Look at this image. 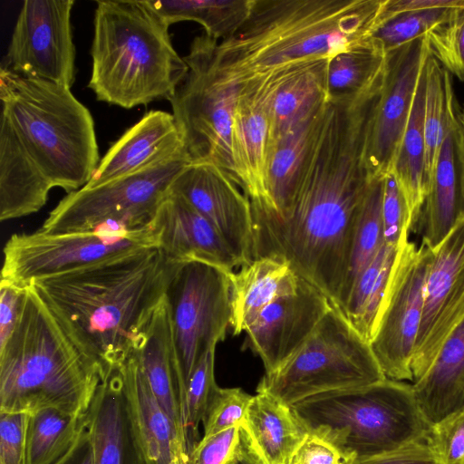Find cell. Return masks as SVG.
<instances>
[{"label":"cell","instance_id":"obj_1","mask_svg":"<svg viewBox=\"0 0 464 464\" xmlns=\"http://www.w3.org/2000/svg\"><path fill=\"white\" fill-rule=\"evenodd\" d=\"M377 87L330 96L279 218L253 208L254 258L271 256L338 306L357 218L372 181L366 165Z\"/></svg>","mask_w":464,"mask_h":464},{"label":"cell","instance_id":"obj_2","mask_svg":"<svg viewBox=\"0 0 464 464\" xmlns=\"http://www.w3.org/2000/svg\"><path fill=\"white\" fill-rule=\"evenodd\" d=\"M386 0H253L230 38L206 34L191 42L186 62L209 82L236 92L284 82L371 39Z\"/></svg>","mask_w":464,"mask_h":464},{"label":"cell","instance_id":"obj_3","mask_svg":"<svg viewBox=\"0 0 464 464\" xmlns=\"http://www.w3.org/2000/svg\"><path fill=\"white\" fill-rule=\"evenodd\" d=\"M0 220L83 188L100 162L93 118L71 89L0 69Z\"/></svg>","mask_w":464,"mask_h":464},{"label":"cell","instance_id":"obj_4","mask_svg":"<svg viewBox=\"0 0 464 464\" xmlns=\"http://www.w3.org/2000/svg\"><path fill=\"white\" fill-rule=\"evenodd\" d=\"M174 263L149 247L29 285L106 378L140 346L165 301Z\"/></svg>","mask_w":464,"mask_h":464},{"label":"cell","instance_id":"obj_5","mask_svg":"<svg viewBox=\"0 0 464 464\" xmlns=\"http://www.w3.org/2000/svg\"><path fill=\"white\" fill-rule=\"evenodd\" d=\"M105 376L70 339L36 290L24 288L19 319L0 347V411H88Z\"/></svg>","mask_w":464,"mask_h":464},{"label":"cell","instance_id":"obj_6","mask_svg":"<svg viewBox=\"0 0 464 464\" xmlns=\"http://www.w3.org/2000/svg\"><path fill=\"white\" fill-rule=\"evenodd\" d=\"M169 27L149 0L96 2L88 87L98 101L125 109L169 101L188 67Z\"/></svg>","mask_w":464,"mask_h":464},{"label":"cell","instance_id":"obj_7","mask_svg":"<svg viewBox=\"0 0 464 464\" xmlns=\"http://www.w3.org/2000/svg\"><path fill=\"white\" fill-rule=\"evenodd\" d=\"M292 407L309 432L334 445L353 462L426 441L430 430L412 384L389 378L321 393Z\"/></svg>","mask_w":464,"mask_h":464},{"label":"cell","instance_id":"obj_8","mask_svg":"<svg viewBox=\"0 0 464 464\" xmlns=\"http://www.w3.org/2000/svg\"><path fill=\"white\" fill-rule=\"evenodd\" d=\"M385 378L369 341L331 303L305 342L279 368L266 373L256 391L293 406L321 393L366 386Z\"/></svg>","mask_w":464,"mask_h":464},{"label":"cell","instance_id":"obj_9","mask_svg":"<svg viewBox=\"0 0 464 464\" xmlns=\"http://www.w3.org/2000/svg\"><path fill=\"white\" fill-rule=\"evenodd\" d=\"M189 163L185 153L102 185L68 193L40 229L60 234L150 227L173 180Z\"/></svg>","mask_w":464,"mask_h":464},{"label":"cell","instance_id":"obj_10","mask_svg":"<svg viewBox=\"0 0 464 464\" xmlns=\"http://www.w3.org/2000/svg\"><path fill=\"white\" fill-rule=\"evenodd\" d=\"M231 275L200 261L174 263L165 304L181 412L195 367L210 349L226 339L231 323Z\"/></svg>","mask_w":464,"mask_h":464},{"label":"cell","instance_id":"obj_11","mask_svg":"<svg viewBox=\"0 0 464 464\" xmlns=\"http://www.w3.org/2000/svg\"><path fill=\"white\" fill-rule=\"evenodd\" d=\"M149 247H159L152 226L126 232L14 234L4 246L1 280L25 288L37 279Z\"/></svg>","mask_w":464,"mask_h":464},{"label":"cell","instance_id":"obj_12","mask_svg":"<svg viewBox=\"0 0 464 464\" xmlns=\"http://www.w3.org/2000/svg\"><path fill=\"white\" fill-rule=\"evenodd\" d=\"M432 250L409 239L399 246L372 337V353L386 378L411 381V360L421 320Z\"/></svg>","mask_w":464,"mask_h":464},{"label":"cell","instance_id":"obj_13","mask_svg":"<svg viewBox=\"0 0 464 464\" xmlns=\"http://www.w3.org/2000/svg\"><path fill=\"white\" fill-rule=\"evenodd\" d=\"M73 5V0L24 1L2 65L71 89L75 80Z\"/></svg>","mask_w":464,"mask_h":464},{"label":"cell","instance_id":"obj_14","mask_svg":"<svg viewBox=\"0 0 464 464\" xmlns=\"http://www.w3.org/2000/svg\"><path fill=\"white\" fill-rule=\"evenodd\" d=\"M432 250L421 320L411 360L413 382L430 368L442 345L464 320V209Z\"/></svg>","mask_w":464,"mask_h":464},{"label":"cell","instance_id":"obj_15","mask_svg":"<svg viewBox=\"0 0 464 464\" xmlns=\"http://www.w3.org/2000/svg\"><path fill=\"white\" fill-rule=\"evenodd\" d=\"M430 55L425 36L386 53L382 85L372 111L366 150L371 178L392 173L418 82Z\"/></svg>","mask_w":464,"mask_h":464},{"label":"cell","instance_id":"obj_16","mask_svg":"<svg viewBox=\"0 0 464 464\" xmlns=\"http://www.w3.org/2000/svg\"><path fill=\"white\" fill-rule=\"evenodd\" d=\"M169 192L184 198L216 227L241 266L253 260L251 202L227 171L212 163H189L173 180Z\"/></svg>","mask_w":464,"mask_h":464},{"label":"cell","instance_id":"obj_17","mask_svg":"<svg viewBox=\"0 0 464 464\" xmlns=\"http://www.w3.org/2000/svg\"><path fill=\"white\" fill-rule=\"evenodd\" d=\"M331 301L301 279L298 289L266 305L246 330L244 349L257 355L270 373L288 360L310 336Z\"/></svg>","mask_w":464,"mask_h":464},{"label":"cell","instance_id":"obj_18","mask_svg":"<svg viewBox=\"0 0 464 464\" xmlns=\"http://www.w3.org/2000/svg\"><path fill=\"white\" fill-rule=\"evenodd\" d=\"M278 91L268 85L240 91L233 114V152L238 186L251 206L259 209L269 208L270 111Z\"/></svg>","mask_w":464,"mask_h":464},{"label":"cell","instance_id":"obj_19","mask_svg":"<svg viewBox=\"0 0 464 464\" xmlns=\"http://www.w3.org/2000/svg\"><path fill=\"white\" fill-rule=\"evenodd\" d=\"M86 429L93 464H150L119 368L98 386Z\"/></svg>","mask_w":464,"mask_h":464},{"label":"cell","instance_id":"obj_20","mask_svg":"<svg viewBox=\"0 0 464 464\" xmlns=\"http://www.w3.org/2000/svg\"><path fill=\"white\" fill-rule=\"evenodd\" d=\"M151 226L159 248L170 262L200 261L228 273L241 266L216 227L178 194L169 192Z\"/></svg>","mask_w":464,"mask_h":464},{"label":"cell","instance_id":"obj_21","mask_svg":"<svg viewBox=\"0 0 464 464\" xmlns=\"http://www.w3.org/2000/svg\"><path fill=\"white\" fill-rule=\"evenodd\" d=\"M185 153L173 114L150 111L111 146L84 187H96Z\"/></svg>","mask_w":464,"mask_h":464},{"label":"cell","instance_id":"obj_22","mask_svg":"<svg viewBox=\"0 0 464 464\" xmlns=\"http://www.w3.org/2000/svg\"><path fill=\"white\" fill-rule=\"evenodd\" d=\"M119 369L149 463L188 464L184 435L154 396L136 351Z\"/></svg>","mask_w":464,"mask_h":464},{"label":"cell","instance_id":"obj_23","mask_svg":"<svg viewBox=\"0 0 464 464\" xmlns=\"http://www.w3.org/2000/svg\"><path fill=\"white\" fill-rule=\"evenodd\" d=\"M241 430L263 464H288L309 433L293 407L264 391H256Z\"/></svg>","mask_w":464,"mask_h":464},{"label":"cell","instance_id":"obj_24","mask_svg":"<svg viewBox=\"0 0 464 464\" xmlns=\"http://www.w3.org/2000/svg\"><path fill=\"white\" fill-rule=\"evenodd\" d=\"M301 278L288 263L271 256L254 258L231 275L233 335L246 332L269 304L295 293Z\"/></svg>","mask_w":464,"mask_h":464},{"label":"cell","instance_id":"obj_25","mask_svg":"<svg viewBox=\"0 0 464 464\" xmlns=\"http://www.w3.org/2000/svg\"><path fill=\"white\" fill-rule=\"evenodd\" d=\"M412 387L419 409L430 427L464 406V320L446 340L428 372Z\"/></svg>","mask_w":464,"mask_h":464},{"label":"cell","instance_id":"obj_26","mask_svg":"<svg viewBox=\"0 0 464 464\" xmlns=\"http://www.w3.org/2000/svg\"><path fill=\"white\" fill-rule=\"evenodd\" d=\"M136 353L154 396L184 435L179 382L165 301L156 313Z\"/></svg>","mask_w":464,"mask_h":464},{"label":"cell","instance_id":"obj_27","mask_svg":"<svg viewBox=\"0 0 464 464\" xmlns=\"http://www.w3.org/2000/svg\"><path fill=\"white\" fill-rule=\"evenodd\" d=\"M459 209L460 198L452 126L443 141L436 170L428 187L417 223L420 227L421 242L430 249L436 247L454 226Z\"/></svg>","mask_w":464,"mask_h":464},{"label":"cell","instance_id":"obj_28","mask_svg":"<svg viewBox=\"0 0 464 464\" xmlns=\"http://www.w3.org/2000/svg\"><path fill=\"white\" fill-rule=\"evenodd\" d=\"M425 65L426 62L418 82L410 118L392 171L408 205L413 227L419 221L426 197L423 126Z\"/></svg>","mask_w":464,"mask_h":464},{"label":"cell","instance_id":"obj_29","mask_svg":"<svg viewBox=\"0 0 464 464\" xmlns=\"http://www.w3.org/2000/svg\"><path fill=\"white\" fill-rule=\"evenodd\" d=\"M329 61L292 78L278 91L270 111L272 155L277 143L328 98Z\"/></svg>","mask_w":464,"mask_h":464},{"label":"cell","instance_id":"obj_30","mask_svg":"<svg viewBox=\"0 0 464 464\" xmlns=\"http://www.w3.org/2000/svg\"><path fill=\"white\" fill-rule=\"evenodd\" d=\"M425 72L423 126L424 182L427 193L446 134L454 123L456 102L451 74L431 56L430 53L426 61Z\"/></svg>","mask_w":464,"mask_h":464},{"label":"cell","instance_id":"obj_31","mask_svg":"<svg viewBox=\"0 0 464 464\" xmlns=\"http://www.w3.org/2000/svg\"><path fill=\"white\" fill-rule=\"evenodd\" d=\"M168 25L182 21L200 24L217 41L232 37L248 18L253 0H149Z\"/></svg>","mask_w":464,"mask_h":464},{"label":"cell","instance_id":"obj_32","mask_svg":"<svg viewBox=\"0 0 464 464\" xmlns=\"http://www.w3.org/2000/svg\"><path fill=\"white\" fill-rule=\"evenodd\" d=\"M85 428L86 414L74 415L51 407L28 413L25 464H55Z\"/></svg>","mask_w":464,"mask_h":464},{"label":"cell","instance_id":"obj_33","mask_svg":"<svg viewBox=\"0 0 464 464\" xmlns=\"http://www.w3.org/2000/svg\"><path fill=\"white\" fill-rule=\"evenodd\" d=\"M328 99L329 96L316 111L277 143L269 170V208L260 210L279 218L285 216L297 170L322 119Z\"/></svg>","mask_w":464,"mask_h":464},{"label":"cell","instance_id":"obj_34","mask_svg":"<svg viewBox=\"0 0 464 464\" xmlns=\"http://www.w3.org/2000/svg\"><path fill=\"white\" fill-rule=\"evenodd\" d=\"M384 243L354 281L342 312L351 324L371 341L397 253Z\"/></svg>","mask_w":464,"mask_h":464},{"label":"cell","instance_id":"obj_35","mask_svg":"<svg viewBox=\"0 0 464 464\" xmlns=\"http://www.w3.org/2000/svg\"><path fill=\"white\" fill-rule=\"evenodd\" d=\"M384 178L372 179L363 198L353 233L346 281L338 307L345 304L352 286L384 245L382 204Z\"/></svg>","mask_w":464,"mask_h":464},{"label":"cell","instance_id":"obj_36","mask_svg":"<svg viewBox=\"0 0 464 464\" xmlns=\"http://www.w3.org/2000/svg\"><path fill=\"white\" fill-rule=\"evenodd\" d=\"M386 52L372 37L340 53L328 63L327 88L331 96L354 94L372 85L385 68Z\"/></svg>","mask_w":464,"mask_h":464},{"label":"cell","instance_id":"obj_37","mask_svg":"<svg viewBox=\"0 0 464 464\" xmlns=\"http://www.w3.org/2000/svg\"><path fill=\"white\" fill-rule=\"evenodd\" d=\"M215 353L210 349L199 361L188 382L182 404V420L188 456L198 440V425L218 387L215 381Z\"/></svg>","mask_w":464,"mask_h":464},{"label":"cell","instance_id":"obj_38","mask_svg":"<svg viewBox=\"0 0 464 464\" xmlns=\"http://www.w3.org/2000/svg\"><path fill=\"white\" fill-rule=\"evenodd\" d=\"M425 38L431 56L451 75L464 81V5L450 9Z\"/></svg>","mask_w":464,"mask_h":464},{"label":"cell","instance_id":"obj_39","mask_svg":"<svg viewBox=\"0 0 464 464\" xmlns=\"http://www.w3.org/2000/svg\"><path fill=\"white\" fill-rule=\"evenodd\" d=\"M450 9L440 8L398 14L383 21L371 37L387 53L425 36L429 31L445 19Z\"/></svg>","mask_w":464,"mask_h":464},{"label":"cell","instance_id":"obj_40","mask_svg":"<svg viewBox=\"0 0 464 464\" xmlns=\"http://www.w3.org/2000/svg\"><path fill=\"white\" fill-rule=\"evenodd\" d=\"M253 396L240 388L218 387L202 420L203 437L242 427Z\"/></svg>","mask_w":464,"mask_h":464},{"label":"cell","instance_id":"obj_41","mask_svg":"<svg viewBox=\"0 0 464 464\" xmlns=\"http://www.w3.org/2000/svg\"><path fill=\"white\" fill-rule=\"evenodd\" d=\"M382 216L384 243L398 249L401 243L409 239L413 221L392 173L384 178Z\"/></svg>","mask_w":464,"mask_h":464},{"label":"cell","instance_id":"obj_42","mask_svg":"<svg viewBox=\"0 0 464 464\" xmlns=\"http://www.w3.org/2000/svg\"><path fill=\"white\" fill-rule=\"evenodd\" d=\"M426 442L440 464H464V406L431 425Z\"/></svg>","mask_w":464,"mask_h":464},{"label":"cell","instance_id":"obj_43","mask_svg":"<svg viewBox=\"0 0 464 464\" xmlns=\"http://www.w3.org/2000/svg\"><path fill=\"white\" fill-rule=\"evenodd\" d=\"M28 413L0 411V464H25Z\"/></svg>","mask_w":464,"mask_h":464},{"label":"cell","instance_id":"obj_44","mask_svg":"<svg viewBox=\"0 0 464 464\" xmlns=\"http://www.w3.org/2000/svg\"><path fill=\"white\" fill-rule=\"evenodd\" d=\"M241 427L202 437L188 456V464H227L237 447Z\"/></svg>","mask_w":464,"mask_h":464},{"label":"cell","instance_id":"obj_45","mask_svg":"<svg viewBox=\"0 0 464 464\" xmlns=\"http://www.w3.org/2000/svg\"><path fill=\"white\" fill-rule=\"evenodd\" d=\"M334 445L309 432L288 464H353Z\"/></svg>","mask_w":464,"mask_h":464},{"label":"cell","instance_id":"obj_46","mask_svg":"<svg viewBox=\"0 0 464 464\" xmlns=\"http://www.w3.org/2000/svg\"><path fill=\"white\" fill-rule=\"evenodd\" d=\"M353 464H440V461L430 446L423 440L411 442Z\"/></svg>","mask_w":464,"mask_h":464},{"label":"cell","instance_id":"obj_47","mask_svg":"<svg viewBox=\"0 0 464 464\" xmlns=\"http://www.w3.org/2000/svg\"><path fill=\"white\" fill-rule=\"evenodd\" d=\"M24 288L1 280L0 284V347L13 334L20 314Z\"/></svg>","mask_w":464,"mask_h":464},{"label":"cell","instance_id":"obj_48","mask_svg":"<svg viewBox=\"0 0 464 464\" xmlns=\"http://www.w3.org/2000/svg\"><path fill=\"white\" fill-rule=\"evenodd\" d=\"M463 5L464 0H386L382 23L401 13L440 8L450 9Z\"/></svg>","mask_w":464,"mask_h":464},{"label":"cell","instance_id":"obj_49","mask_svg":"<svg viewBox=\"0 0 464 464\" xmlns=\"http://www.w3.org/2000/svg\"><path fill=\"white\" fill-rule=\"evenodd\" d=\"M453 140L456 154L460 209H464V105L456 103L453 124Z\"/></svg>","mask_w":464,"mask_h":464},{"label":"cell","instance_id":"obj_50","mask_svg":"<svg viewBox=\"0 0 464 464\" xmlns=\"http://www.w3.org/2000/svg\"><path fill=\"white\" fill-rule=\"evenodd\" d=\"M55 464H93L92 447L86 428L72 448Z\"/></svg>","mask_w":464,"mask_h":464},{"label":"cell","instance_id":"obj_51","mask_svg":"<svg viewBox=\"0 0 464 464\" xmlns=\"http://www.w3.org/2000/svg\"><path fill=\"white\" fill-rule=\"evenodd\" d=\"M227 464H263L251 449L242 430L239 443Z\"/></svg>","mask_w":464,"mask_h":464}]
</instances>
